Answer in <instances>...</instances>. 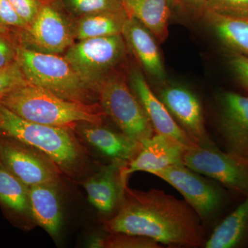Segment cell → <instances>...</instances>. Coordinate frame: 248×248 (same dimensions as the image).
<instances>
[{
    "instance_id": "obj_1",
    "label": "cell",
    "mask_w": 248,
    "mask_h": 248,
    "mask_svg": "<svg viewBox=\"0 0 248 248\" xmlns=\"http://www.w3.org/2000/svg\"><path fill=\"white\" fill-rule=\"evenodd\" d=\"M110 234L146 236L170 247L204 248L206 229L185 200L164 191L133 190L127 186L115 216L104 223Z\"/></svg>"
},
{
    "instance_id": "obj_2",
    "label": "cell",
    "mask_w": 248,
    "mask_h": 248,
    "mask_svg": "<svg viewBox=\"0 0 248 248\" xmlns=\"http://www.w3.org/2000/svg\"><path fill=\"white\" fill-rule=\"evenodd\" d=\"M0 104L24 120L69 130L79 123L101 125L106 115L101 106L67 100L30 83L0 99Z\"/></svg>"
},
{
    "instance_id": "obj_3",
    "label": "cell",
    "mask_w": 248,
    "mask_h": 248,
    "mask_svg": "<svg viewBox=\"0 0 248 248\" xmlns=\"http://www.w3.org/2000/svg\"><path fill=\"white\" fill-rule=\"evenodd\" d=\"M0 133L38 150L65 171L76 169L81 151L69 129L24 120L0 104Z\"/></svg>"
},
{
    "instance_id": "obj_4",
    "label": "cell",
    "mask_w": 248,
    "mask_h": 248,
    "mask_svg": "<svg viewBox=\"0 0 248 248\" xmlns=\"http://www.w3.org/2000/svg\"><path fill=\"white\" fill-rule=\"evenodd\" d=\"M177 189L200 217L206 229L216 226L236 196L217 181L204 177L184 164L169 166L153 173Z\"/></svg>"
},
{
    "instance_id": "obj_5",
    "label": "cell",
    "mask_w": 248,
    "mask_h": 248,
    "mask_svg": "<svg viewBox=\"0 0 248 248\" xmlns=\"http://www.w3.org/2000/svg\"><path fill=\"white\" fill-rule=\"evenodd\" d=\"M17 62L30 84L67 100L89 102L92 90L81 80L66 58L57 54L17 46Z\"/></svg>"
},
{
    "instance_id": "obj_6",
    "label": "cell",
    "mask_w": 248,
    "mask_h": 248,
    "mask_svg": "<svg viewBox=\"0 0 248 248\" xmlns=\"http://www.w3.org/2000/svg\"><path fill=\"white\" fill-rule=\"evenodd\" d=\"M100 106L124 135L141 143L155 134L148 117L122 77H107L99 86Z\"/></svg>"
},
{
    "instance_id": "obj_7",
    "label": "cell",
    "mask_w": 248,
    "mask_h": 248,
    "mask_svg": "<svg viewBox=\"0 0 248 248\" xmlns=\"http://www.w3.org/2000/svg\"><path fill=\"white\" fill-rule=\"evenodd\" d=\"M126 48L122 35L85 39L67 49L65 58L85 84L99 93L108 73L125 57Z\"/></svg>"
},
{
    "instance_id": "obj_8",
    "label": "cell",
    "mask_w": 248,
    "mask_h": 248,
    "mask_svg": "<svg viewBox=\"0 0 248 248\" xmlns=\"http://www.w3.org/2000/svg\"><path fill=\"white\" fill-rule=\"evenodd\" d=\"M183 161L189 169L217 181L236 196L244 198L248 195V159L213 143L186 150Z\"/></svg>"
},
{
    "instance_id": "obj_9",
    "label": "cell",
    "mask_w": 248,
    "mask_h": 248,
    "mask_svg": "<svg viewBox=\"0 0 248 248\" xmlns=\"http://www.w3.org/2000/svg\"><path fill=\"white\" fill-rule=\"evenodd\" d=\"M153 91L176 123L197 145L215 143L207 131L202 102L192 90L165 81L157 83Z\"/></svg>"
},
{
    "instance_id": "obj_10",
    "label": "cell",
    "mask_w": 248,
    "mask_h": 248,
    "mask_svg": "<svg viewBox=\"0 0 248 248\" xmlns=\"http://www.w3.org/2000/svg\"><path fill=\"white\" fill-rule=\"evenodd\" d=\"M215 128L222 149L248 159V94H218Z\"/></svg>"
},
{
    "instance_id": "obj_11",
    "label": "cell",
    "mask_w": 248,
    "mask_h": 248,
    "mask_svg": "<svg viewBox=\"0 0 248 248\" xmlns=\"http://www.w3.org/2000/svg\"><path fill=\"white\" fill-rule=\"evenodd\" d=\"M0 160L28 187L58 184V174L53 166L14 139L7 136L0 138Z\"/></svg>"
},
{
    "instance_id": "obj_12",
    "label": "cell",
    "mask_w": 248,
    "mask_h": 248,
    "mask_svg": "<svg viewBox=\"0 0 248 248\" xmlns=\"http://www.w3.org/2000/svg\"><path fill=\"white\" fill-rule=\"evenodd\" d=\"M130 87L141 104L155 134L173 139L187 148L199 146L180 128L139 69L129 77Z\"/></svg>"
},
{
    "instance_id": "obj_13",
    "label": "cell",
    "mask_w": 248,
    "mask_h": 248,
    "mask_svg": "<svg viewBox=\"0 0 248 248\" xmlns=\"http://www.w3.org/2000/svg\"><path fill=\"white\" fill-rule=\"evenodd\" d=\"M141 148L137 156L121 170V177L126 184L130 174L139 171L153 174L173 165L184 164L186 148L173 139L160 134L141 142Z\"/></svg>"
},
{
    "instance_id": "obj_14",
    "label": "cell",
    "mask_w": 248,
    "mask_h": 248,
    "mask_svg": "<svg viewBox=\"0 0 248 248\" xmlns=\"http://www.w3.org/2000/svg\"><path fill=\"white\" fill-rule=\"evenodd\" d=\"M122 35L146 74L156 84L166 81L164 62L153 32L138 19L129 16Z\"/></svg>"
},
{
    "instance_id": "obj_15",
    "label": "cell",
    "mask_w": 248,
    "mask_h": 248,
    "mask_svg": "<svg viewBox=\"0 0 248 248\" xmlns=\"http://www.w3.org/2000/svg\"><path fill=\"white\" fill-rule=\"evenodd\" d=\"M27 30L34 45L45 53H62L69 48L73 42L66 21L50 6L41 7Z\"/></svg>"
},
{
    "instance_id": "obj_16",
    "label": "cell",
    "mask_w": 248,
    "mask_h": 248,
    "mask_svg": "<svg viewBox=\"0 0 248 248\" xmlns=\"http://www.w3.org/2000/svg\"><path fill=\"white\" fill-rule=\"evenodd\" d=\"M123 167L111 163L84 184L90 203L101 213L110 214L120 208L126 186L121 177Z\"/></svg>"
},
{
    "instance_id": "obj_17",
    "label": "cell",
    "mask_w": 248,
    "mask_h": 248,
    "mask_svg": "<svg viewBox=\"0 0 248 248\" xmlns=\"http://www.w3.org/2000/svg\"><path fill=\"white\" fill-rule=\"evenodd\" d=\"M81 133L90 144L112 163L124 167L137 156L141 148V143L133 141L122 132L117 133L97 124L86 125L81 129Z\"/></svg>"
},
{
    "instance_id": "obj_18",
    "label": "cell",
    "mask_w": 248,
    "mask_h": 248,
    "mask_svg": "<svg viewBox=\"0 0 248 248\" xmlns=\"http://www.w3.org/2000/svg\"><path fill=\"white\" fill-rule=\"evenodd\" d=\"M205 248H248V195L214 228Z\"/></svg>"
},
{
    "instance_id": "obj_19",
    "label": "cell",
    "mask_w": 248,
    "mask_h": 248,
    "mask_svg": "<svg viewBox=\"0 0 248 248\" xmlns=\"http://www.w3.org/2000/svg\"><path fill=\"white\" fill-rule=\"evenodd\" d=\"M204 23L227 51L248 58V19L217 14L206 10Z\"/></svg>"
},
{
    "instance_id": "obj_20",
    "label": "cell",
    "mask_w": 248,
    "mask_h": 248,
    "mask_svg": "<svg viewBox=\"0 0 248 248\" xmlns=\"http://www.w3.org/2000/svg\"><path fill=\"white\" fill-rule=\"evenodd\" d=\"M30 213L34 219L50 234H58L62 224V210L56 185L29 186Z\"/></svg>"
},
{
    "instance_id": "obj_21",
    "label": "cell",
    "mask_w": 248,
    "mask_h": 248,
    "mask_svg": "<svg viewBox=\"0 0 248 248\" xmlns=\"http://www.w3.org/2000/svg\"><path fill=\"white\" fill-rule=\"evenodd\" d=\"M124 9L130 17L140 21L163 43L169 36L171 17L168 0H122Z\"/></svg>"
},
{
    "instance_id": "obj_22",
    "label": "cell",
    "mask_w": 248,
    "mask_h": 248,
    "mask_svg": "<svg viewBox=\"0 0 248 248\" xmlns=\"http://www.w3.org/2000/svg\"><path fill=\"white\" fill-rule=\"evenodd\" d=\"M129 17L125 9L106 11L85 16L78 23V40L122 35L124 24Z\"/></svg>"
},
{
    "instance_id": "obj_23",
    "label": "cell",
    "mask_w": 248,
    "mask_h": 248,
    "mask_svg": "<svg viewBox=\"0 0 248 248\" xmlns=\"http://www.w3.org/2000/svg\"><path fill=\"white\" fill-rule=\"evenodd\" d=\"M0 203L15 213H30L29 187L12 172L0 166Z\"/></svg>"
},
{
    "instance_id": "obj_24",
    "label": "cell",
    "mask_w": 248,
    "mask_h": 248,
    "mask_svg": "<svg viewBox=\"0 0 248 248\" xmlns=\"http://www.w3.org/2000/svg\"><path fill=\"white\" fill-rule=\"evenodd\" d=\"M77 14L87 15L124 9L122 0H66Z\"/></svg>"
},
{
    "instance_id": "obj_25",
    "label": "cell",
    "mask_w": 248,
    "mask_h": 248,
    "mask_svg": "<svg viewBox=\"0 0 248 248\" xmlns=\"http://www.w3.org/2000/svg\"><path fill=\"white\" fill-rule=\"evenodd\" d=\"M29 83L17 61L11 66L0 69V99Z\"/></svg>"
},
{
    "instance_id": "obj_26",
    "label": "cell",
    "mask_w": 248,
    "mask_h": 248,
    "mask_svg": "<svg viewBox=\"0 0 248 248\" xmlns=\"http://www.w3.org/2000/svg\"><path fill=\"white\" fill-rule=\"evenodd\" d=\"M207 10L225 16L248 19V0H208Z\"/></svg>"
},
{
    "instance_id": "obj_27",
    "label": "cell",
    "mask_w": 248,
    "mask_h": 248,
    "mask_svg": "<svg viewBox=\"0 0 248 248\" xmlns=\"http://www.w3.org/2000/svg\"><path fill=\"white\" fill-rule=\"evenodd\" d=\"M112 237L107 241L110 248H161L162 246L157 241L146 237L125 234H111Z\"/></svg>"
},
{
    "instance_id": "obj_28",
    "label": "cell",
    "mask_w": 248,
    "mask_h": 248,
    "mask_svg": "<svg viewBox=\"0 0 248 248\" xmlns=\"http://www.w3.org/2000/svg\"><path fill=\"white\" fill-rule=\"evenodd\" d=\"M9 28L27 29L29 26L19 17L9 0H0V30Z\"/></svg>"
},
{
    "instance_id": "obj_29",
    "label": "cell",
    "mask_w": 248,
    "mask_h": 248,
    "mask_svg": "<svg viewBox=\"0 0 248 248\" xmlns=\"http://www.w3.org/2000/svg\"><path fill=\"white\" fill-rule=\"evenodd\" d=\"M228 62L233 75L240 86L248 94V58L228 52Z\"/></svg>"
},
{
    "instance_id": "obj_30",
    "label": "cell",
    "mask_w": 248,
    "mask_h": 248,
    "mask_svg": "<svg viewBox=\"0 0 248 248\" xmlns=\"http://www.w3.org/2000/svg\"><path fill=\"white\" fill-rule=\"evenodd\" d=\"M19 17L28 26L35 20L41 8L37 0H9Z\"/></svg>"
},
{
    "instance_id": "obj_31",
    "label": "cell",
    "mask_w": 248,
    "mask_h": 248,
    "mask_svg": "<svg viewBox=\"0 0 248 248\" xmlns=\"http://www.w3.org/2000/svg\"><path fill=\"white\" fill-rule=\"evenodd\" d=\"M17 47L6 37L0 35V69L17 61Z\"/></svg>"
},
{
    "instance_id": "obj_32",
    "label": "cell",
    "mask_w": 248,
    "mask_h": 248,
    "mask_svg": "<svg viewBox=\"0 0 248 248\" xmlns=\"http://www.w3.org/2000/svg\"><path fill=\"white\" fill-rule=\"evenodd\" d=\"M208 0H171V6L202 18L207 10Z\"/></svg>"
},
{
    "instance_id": "obj_33",
    "label": "cell",
    "mask_w": 248,
    "mask_h": 248,
    "mask_svg": "<svg viewBox=\"0 0 248 248\" xmlns=\"http://www.w3.org/2000/svg\"><path fill=\"white\" fill-rule=\"evenodd\" d=\"M168 1H169V4L171 6V0H168Z\"/></svg>"
},
{
    "instance_id": "obj_34",
    "label": "cell",
    "mask_w": 248,
    "mask_h": 248,
    "mask_svg": "<svg viewBox=\"0 0 248 248\" xmlns=\"http://www.w3.org/2000/svg\"><path fill=\"white\" fill-rule=\"evenodd\" d=\"M1 165V160H0V166Z\"/></svg>"
}]
</instances>
